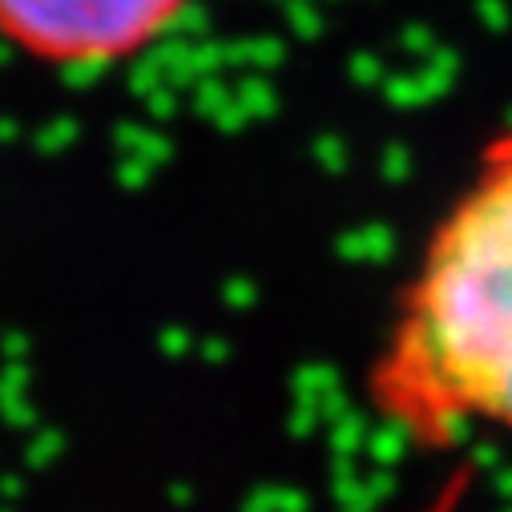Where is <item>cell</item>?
I'll return each mask as SVG.
<instances>
[{"label": "cell", "instance_id": "1", "mask_svg": "<svg viewBox=\"0 0 512 512\" xmlns=\"http://www.w3.org/2000/svg\"><path fill=\"white\" fill-rule=\"evenodd\" d=\"M375 416L416 448L472 428L512 436V130L436 222L367 367Z\"/></svg>", "mask_w": 512, "mask_h": 512}, {"label": "cell", "instance_id": "2", "mask_svg": "<svg viewBox=\"0 0 512 512\" xmlns=\"http://www.w3.org/2000/svg\"><path fill=\"white\" fill-rule=\"evenodd\" d=\"M190 0H0V37L45 65H113L166 37Z\"/></svg>", "mask_w": 512, "mask_h": 512}, {"label": "cell", "instance_id": "3", "mask_svg": "<svg viewBox=\"0 0 512 512\" xmlns=\"http://www.w3.org/2000/svg\"><path fill=\"white\" fill-rule=\"evenodd\" d=\"M464 496H468V472H460V476H452L448 484H444V492L424 508V512H460V504H464Z\"/></svg>", "mask_w": 512, "mask_h": 512}]
</instances>
